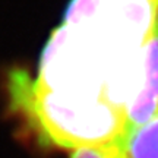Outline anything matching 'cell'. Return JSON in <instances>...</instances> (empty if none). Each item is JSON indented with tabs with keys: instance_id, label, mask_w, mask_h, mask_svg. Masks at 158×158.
Returning a JSON list of instances; mask_svg holds the SVG:
<instances>
[{
	"instance_id": "cell-2",
	"label": "cell",
	"mask_w": 158,
	"mask_h": 158,
	"mask_svg": "<svg viewBox=\"0 0 158 158\" xmlns=\"http://www.w3.org/2000/svg\"><path fill=\"white\" fill-rule=\"evenodd\" d=\"M158 107V18L143 41L141 79L135 97L124 108L122 136L143 124Z\"/></svg>"
},
{
	"instance_id": "cell-5",
	"label": "cell",
	"mask_w": 158,
	"mask_h": 158,
	"mask_svg": "<svg viewBox=\"0 0 158 158\" xmlns=\"http://www.w3.org/2000/svg\"><path fill=\"white\" fill-rule=\"evenodd\" d=\"M157 2H158V0H157Z\"/></svg>"
},
{
	"instance_id": "cell-3",
	"label": "cell",
	"mask_w": 158,
	"mask_h": 158,
	"mask_svg": "<svg viewBox=\"0 0 158 158\" xmlns=\"http://www.w3.org/2000/svg\"><path fill=\"white\" fill-rule=\"evenodd\" d=\"M117 141L124 158H158V107L145 123Z\"/></svg>"
},
{
	"instance_id": "cell-4",
	"label": "cell",
	"mask_w": 158,
	"mask_h": 158,
	"mask_svg": "<svg viewBox=\"0 0 158 158\" xmlns=\"http://www.w3.org/2000/svg\"><path fill=\"white\" fill-rule=\"evenodd\" d=\"M70 158H124V154L118 141L116 139L107 143L73 149Z\"/></svg>"
},
{
	"instance_id": "cell-1",
	"label": "cell",
	"mask_w": 158,
	"mask_h": 158,
	"mask_svg": "<svg viewBox=\"0 0 158 158\" xmlns=\"http://www.w3.org/2000/svg\"><path fill=\"white\" fill-rule=\"evenodd\" d=\"M15 111L22 114L40 141L78 149L116 141L123 133L124 114L101 98H76L44 88L25 70L9 75Z\"/></svg>"
}]
</instances>
